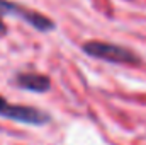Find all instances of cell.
Masks as SVG:
<instances>
[{
	"instance_id": "6da1fadb",
	"label": "cell",
	"mask_w": 146,
	"mask_h": 145,
	"mask_svg": "<svg viewBox=\"0 0 146 145\" xmlns=\"http://www.w3.org/2000/svg\"><path fill=\"white\" fill-rule=\"evenodd\" d=\"M82 50L97 60L107 62V63H115V65H138L141 58L129 48L119 46L114 43H104V41H87Z\"/></svg>"
},
{
	"instance_id": "5b68a950",
	"label": "cell",
	"mask_w": 146,
	"mask_h": 145,
	"mask_svg": "<svg viewBox=\"0 0 146 145\" xmlns=\"http://www.w3.org/2000/svg\"><path fill=\"white\" fill-rule=\"evenodd\" d=\"M3 31H5V26H3V22L0 21V34H3Z\"/></svg>"
},
{
	"instance_id": "3957f363",
	"label": "cell",
	"mask_w": 146,
	"mask_h": 145,
	"mask_svg": "<svg viewBox=\"0 0 146 145\" xmlns=\"http://www.w3.org/2000/svg\"><path fill=\"white\" fill-rule=\"evenodd\" d=\"M5 12H10V14H15L17 17L24 19L26 22H29L34 29L37 31H51L54 29V22L51 19H48L46 15L34 12L31 9H26V7H21L14 2H9V0H0V14H5Z\"/></svg>"
},
{
	"instance_id": "277c9868",
	"label": "cell",
	"mask_w": 146,
	"mask_h": 145,
	"mask_svg": "<svg viewBox=\"0 0 146 145\" xmlns=\"http://www.w3.org/2000/svg\"><path fill=\"white\" fill-rule=\"evenodd\" d=\"M15 82L19 87L31 92H48L51 89V80L41 73H19Z\"/></svg>"
},
{
	"instance_id": "7a4b0ae2",
	"label": "cell",
	"mask_w": 146,
	"mask_h": 145,
	"mask_svg": "<svg viewBox=\"0 0 146 145\" xmlns=\"http://www.w3.org/2000/svg\"><path fill=\"white\" fill-rule=\"evenodd\" d=\"M0 116L19 121V123H27V125H44L49 121V114L44 111L31 106H21V104H10L3 97H0Z\"/></svg>"
}]
</instances>
